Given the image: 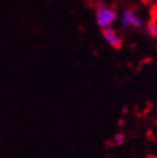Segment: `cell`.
I'll return each instance as SVG.
<instances>
[{
	"mask_svg": "<svg viewBox=\"0 0 157 158\" xmlns=\"http://www.w3.org/2000/svg\"><path fill=\"white\" fill-rule=\"evenodd\" d=\"M118 20V15L113 9L106 6L104 3H97L96 6V21L97 25L101 30L111 27L112 24Z\"/></svg>",
	"mask_w": 157,
	"mask_h": 158,
	"instance_id": "cell-1",
	"label": "cell"
},
{
	"mask_svg": "<svg viewBox=\"0 0 157 158\" xmlns=\"http://www.w3.org/2000/svg\"><path fill=\"white\" fill-rule=\"evenodd\" d=\"M121 27H134V29H141L143 22L141 18L131 9H126L122 12V15L119 18Z\"/></svg>",
	"mask_w": 157,
	"mask_h": 158,
	"instance_id": "cell-2",
	"label": "cell"
},
{
	"mask_svg": "<svg viewBox=\"0 0 157 158\" xmlns=\"http://www.w3.org/2000/svg\"><path fill=\"white\" fill-rule=\"evenodd\" d=\"M102 36L104 37L106 42L110 45L113 48H120L122 46V40H121L120 35L117 33V31L112 29V27H107V29L102 30Z\"/></svg>",
	"mask_w": 157,
	"mask_h": 158,
	"instance_id": "cell-3",
	"label": "cell"
},
{
	"mask_svg": "<svg viewBox=\"0 0 157 158\" xmlns=\"http://www.w3.org/2000/svg\"><path fill=\"white\" fill-rule=\"evenodd\" d=\"M146 31H147L148 35L152 37H157V23L154 21H151L146 25Z\"/></svg>",
	"mask_w": 157,
	"mask_h": 158,
	"instance_id": "cell-4",
	"label": "cell"
},
{
	"mask_svg": "<svg viewBox=\"0 0 157 158\" xmlns=\"http://www.w3.org/2000/svg\"><path fill=\"white\" fill-rule=\"evenodd\" d=\"M114 141H116L117 145H122L123 142H124V136H123V134H121V133L117 134L116 137H114Z\"/></svg>",
	"mask_w": 157,
	"mask_h": 158,
	"instance_id": "cell-5",
	"label": "cell"
},
{
	"mask_svg": "<svg viewBox=\"0 0 157 158\" xmlns=\"http://www.w3.org/2000/svg\"><path fill=\"white\" fill-rule=\"evenodd\" d=\"M145 3H157V0H143Z\"/></svg>",
	"mask_w": 157,
	"mask_h": 158,
	"instance_id": "cell-6",
	"label": "cell"
},
{
	"mask_svg": "<svg viewBox=\"0 0 157 158\" xmlns=\"http://www.w3.org/2000/svg\"><path fill=\"white\" fill-rule=\"evenodd\" d=\"M126 112H128V109H126V106H124V109H123V113H126Z\"/></svg>",
	"mask_w": 157,
	"mask_h": 158,
	"instance_id": "cell-7",
	"label": "cell"
},
{
	"mask_svg": "<svg viewBox=\"0 0 157 158\" xmlns=\"http://www.w3.org/2000/svg\"><path fill=\"white\" fill-rule=\"evenodd\" d=\"M119 124H120V126H122L121 124H123V120H120V121H119Z\"/></svg>",
	"mask_w": 157,
	"mask_h": 158,
	"instance_id": "cell-8",
	"label": "cell"
}]
</instances>
